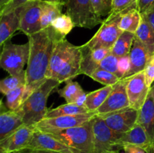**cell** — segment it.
<instances>
[{"mask_svg": "<svg viewBox=\"0 0 154 153\" xmlns=\"http://www.w3.org/2000/svg\"><path fill=\"white\" fill-rule=\"evenodd\" d=\"M152 56H153L150 55L144 44L135 37L129 52L131 62L130 70L124 78L131 77L136 74L144 71Z\"/></svg>", "mask_w": 154, "mask_h": 153, "instance_id": "obj_16", "label": "cell"}, {"mask_svg": "<svg viewBox=\"0 0 154 153\" xmlns=\"http://www.w3.org/2000/svg\"><path fill=\"white\" fill-rule=\"evenodd\" d=\"M91 119L81 126L45 133L67 146L73 153H93L94 144Z\"/></svg>", "mask_w": 154, "mask_h": 153, "instance_id": "obj_4", "label": "cell"}, {"mask_svg": "<svg viewBox=\"0 0 154 153\" xmlns=\"http://www.w3.org/2000/svg\"><path fill=\"white\" fill-rule=\"evenodd\" d=\"M22 116L17 111L9 110L6 104L1 101L0 112V141L8 136L23 125Z\"/></svg>", "mask_w": 154, "mask_h": 153, "instance_id": "obj_18", "label": "cell"}, {"mask_svg": "<svg viewBox=\"0 0 154 153\" xmlns=\"http://www.w3.org/2000/svg\"><path fill=\"white\" fill-rule=\"evenodd\" d=\"M42 2H45L50 3H57V4H63V0H40ZM64 5V4H63Z\"/></svg>", "mask_w": 154, "mask_h": 153, "instance_id": "obj_45", "label": "cell"}, {"mask_svg": "<svg viewBox=\"0 0 154 153\" xmlns=\"http://www.w3.org/2000/svg\"><path fill=\"white\" fill-rule=\"evenodd\" d=\"M81 47L82 50L81 74H85L90 77L93 72L99 68L103 58L111 53V50L104 47L89 49L84 45H81Z\"/></svg>", "mask_w": 154, "mask_h": 153, "instance_id": "obj_17", "label": "cell"}, {"mask_svg": "<svg viewBox=\"0 0 154 153\" xmlns=\"http://www.w3.org/2000/svg\"><path fill=\"white\" fill-rule=\"evenodd\" d=\"M135 38V33L129 32H123L111 48V53L116 56L117 57H121L123 56L127 55L130 52L133 44L134 39Z\"/></svg>", "mask_w": 154, "mask_h": 153, "instance_id": "obj_26", "label": "cell"}, {"mask_svg": "<svg viewBox=\"0 0 154 153\" xmlns=\"http://www.w3.org/2000/svg\"><path fill=\"white\" fill-rule=\"evenodd\" d=\"M121 15L122 14L112 17L107 16L94 36L84 44V46L89 49L104 47L111 50L119 36L123 32L118 26Z\"/></svg>", "mask_w": 154, "mask_h": 153, "instance_id": "obj_7", "label": "cell"}, {"mask_svg": "<svg viewBox=\"0 0 154 153\" xmlns=\"http://www.w3.org/2000/svg\"><path fill=\"white\" fill-rule=\"evenodd\" d=\"M138 0H112L111 11L108 16H117L132 8H138Z\"/></svg>", "mask_w": 154, "mask_h": 153, "instance_id": "obj_32", "label": "cell"}, {"mask_svg": "<svg viewBox=\"0 0 154 153\" xmlns=\"http://www.w3.org/2000/svg\"><path fill=\"white\" fill-rule=\"evenodd\" d=\"M14 153H17V152H14Z\"/></svg>", "mask_w": 154, "mask_h": 153, "instance_id": "obj_48", "label": "cell"}, {"mask_svg": "<svg viewBox=\"0 0 154 153\" xmlns=\"http://www.w3.org/2000/svg\"><path fill=\"white\" fill-rule=\"evenodd\" d=\"M112 0H91L94 11L99 17L108 16L111 11Z\"/></svg>", "mask_w": 154, "mask_h": 153, "instance_id": "obj_36", "label": "cell"}, {"mask_svg": "<svg viewBox=\"0 0 154 153\" xmlns=\"http://www.w3.org/2000/svg\"><path fill=\"white\" fill-rule=\"evenodd\" d=\"M153 56H154V53H153Z\"/></svg>", "mask_w": 154, "mask_h": 153, "instance_id": "obj_49", "label": "cell"}, {"mask_svg": "<svg viewBox=\"0 0 154 153\" xmlns=\"http://www.w3.org/2000/svg\"><path fill=\"white\" fill-rule=\"evenodd\" d=\"M87 93L86 92H84L83 94H81L79 97L77 98V100H75V104H76L77 105L81 106H85L86 104V100H87Z\"/></svg>", "mask_w": 154, "mask_h": 153, "instance_id": "obj_43", "label": "cell"}, {"mask_svg": "<svg viewBox=\"0 0 154 153\" xmlns=\"http://www.w3.org/2000/svg\"><path fill=\"white\" fill-rule=\"evenodd\" d=\"M118 57L110 53L106 57L103 58L99 64V68L104 69L105 70L114 74L119 77V70H118ZM120 78V77H119Z\"/></svg>", "mask_w": 154, "mask_h": 153, "instance_id": "obj_35", "label": "cell"}, {"mask_svg": "<svg viewBox=\"0 0 154 153\" xmlns=\"http://www.w3.org/2000/svg\"><path fill=\"white\" fill-rule=\"evenodd\" d=\"M91 121L94 144L93 153H105L112 151L123 133H117L110 128L99 115L95 116Z\"/></svg>", "mask_w": 154, "mask_h": 153, "instance_id": "obj_8", "label": "cell"}, {"mask_svg": "<svg viewBox=\"0 0 154 153\" xmlns=\"http://www.w3.org/2000/svg\"><path fill=\"white\" fill-rule=\"evenodd\" d=\"M111 152L117 153H154V142L146 147L133 145H116Z\"/></svg>", "mask_w": 154, "mask_h": 153, "instance_id": "obj_34", "label": "cell"}, {"mask_svg": "<svg viewBox=\"0 0 154 153\" xmlns=\"http://www.w3.org/2000/svg\"><path fill=\"white\" fill-rule=\"evenodd\" d=\"M51 26L58 33L66 37L68 34L75 27L72 18L67 14H62L56 18L51 23Z\"/></svg>", "mask_w": 154, "mask_h": 153, "instance_id": "obj_31", "label": "cell"}, {"mask_svg": "<svg viewBox=\"0 0 154 153\" xmlns=\"http://www.w3.org/2000/svg\"><path fill=\"white\" fill-rule=\"evenodd\" d=\"M113 86H106L103 88L87 93L85 104L87 109L90 112H96L106 100Z\"/></svg>", "mask_w": 154, "mask_h": 153, "instance_id": "obj_24", "label": "cell"}, {"mask_svg": "<svg viewBox=\"0 0 154 153\" xmlns=\"http://www.w3.org/2000/svg\"><path fill=\"white\" fill-rule=\"evenodd\" d=\"M33 1H37V0H11L5 7H4L2 10H0V15L13 11V10H16L18 8L24 5L26 3L31 2Z\"/></svg>", "mask_w": 154, "mask_h": 153, "instance_id": "obj_38", "label": "cell"}, {"mask_svg": "<svg viewBox=\"0 0 154 153\" xmlns=\"http://www.w3.org/2000/svg\"><path fill=\"white\" fill-rule=\"evenodd\" d=\"M29 57V43L15 44L8 40L3 44L0 56V66L9 74L17 75L24 70Z\"/></svg>", "mask_w": 154, "mask_h": 153, "instance_id": "obj_5", "label": "cell"}, {"mask_svg": "<svg viewBox=\"0 0 154 153\" xmlns=\"http://www.w3.org/2000/svg\"><path fill=\"white\" fill-rule=\"evenodd\" d=\"M152 142L144 128L137 123L132 129L123 133L116 145H133L146 147Z\"/></svg>", "mask_w": 154, "mask_h": 153, "instance_id": "obj_20", "label": "cell"}, {"mask_svg": "<svg viewBox=\"0 0 154 153\" xmlns=\"http://www.w3.org/2000/svg\"><path fill=\"white\" fill-rule=\"evenodd\" d=\"M126 79L127 80L126 92L130 106L139 110L147 100L150 90V87L146 83L144 71Z\"/></svg>", "mask_w": 154, "mask_h": 153, "instance_id": "obj_13", "label": "cell"}, {"mask_svg": "<svg viewBox=\"0 0 154 153\" xmlns=\"http://www.w3.org/2000/svg\"><path fill=\"white\" fill-rule=\"evenodd\" d=\"M63 3L75 27L91 29L105 20L95 13L91 0H63Z\"/></svg>", "mask_w": 154, "mask_h": 153, "instance_id": "obj_6", "label": "cell"}, {"mask_svg": "<svg viewBox=\"0 0 154 153\" xmlns=\"http://www.w3.org/2000/svg\"><path fill=\"white\" fill-rule=\"evenodd\" d=\"M97 115L96 112H89L87 113L77 115L63 116L54 118H44L43 120L35 125L36 129L43 132L51 130H63L70 128L81 126L90 121L92 118Z\"/></svg>", "mask_w": 154, "mask_h": 153, "instance_id": "obj_10", "label": "cell"}, {"mask_svg": "<svg viewBox=\"0 0 154 153\" xmlns=\"http://www.w3.org/2000/svg\"><path fill=\"white\" fill-rule=\"evenodd\" d=\"M135 37L144 44L150 55L154 53V29L146 18L141 14V21L135 33Z\"/></svg>", "mask_w": 154, "mask_h": 153, "instance_id": "obj_22", "label": "cell"}, {"mask_svg": "<svg viewBox=\"0 0 154 153\" xmlns=\"http://www.w3.org/2000/svg\"><path fill=\"white\" fill-rule=\"evenodd\" d=\"M60 84L61 83L55 80L48 79L27 98L17 110L22 116L24 124L35 126L45 118L48 111L47 108L48 97Z\"/></svg>", "mask_w": 154, "mask_h": 153, "instance_id": "obj_3", "label": "cell"}, {"mask_svg": "<svg viewBox=\"0 0 154 153\" xmlns=\"http://www.w3.org/2000/svg\"><path fill=\"white\" fill-rule=\"evenodd\" d=\"M20 18V30L27 36L42 30L41 25L42 1L28 2L16 9Z\"/></svg>", "mask_w": 154, "mask_h": 153, "instance_id": "obj_9", "label": "cell"}, {"mask_svg": "<svg viewBox=\"0 0 154 153\" xmlns=\"http://www.w3.org/2000/svg\"><path fill=\"white\" fill-rule=\"evenodd\" d=\"M66 86L63 88L58 90L59 94L66 100V103H75L77 98L85 91L78 82L72 80L66 81Z\"/></svg>", "mask_w": 154, "mask_h": 153, "instance_id": "obj_28", "label": "cell"}, {"mask_svg": "<svg viewBox=\"0 0 154 153\" xmlns=\"http://www.w3.org/2000/svg\"><path fill=\"white\" fill-rule=\"evenodd\" d=\"M131 62L129 53L127 55L119 57L118 58V70H119V77L120 79H123L127 75L130 70Z\"/></svg>", "mask_w": 154, "mask_h": 153, "instance_id": "obj_37", "label": "cell"}, {"mask_svg": "<svg viewBox=\"0 0 154 153\" xmlns=\"http://www.w3.org/2000/svg\"><path fill=\"white\" fill-rule=\"evenodd\" d=\"M138 110L134 108H125L116 112L99 114L107 125L117 133H125L137 124Z\"/></svg>", "mask_w": 154, "mask_h": 153, "instance_id": "obj_11", "label": "cell"}, {"mask_svg": "<svg viewBox=\"0 0 154 153\" xmlns=\"http://www.w3.org/2000/svg\"><path fill=\"white\" fill-rule=\"evenodd\" d=\"M35 130V126H21L10 136L0 141V153H14L25 148Z\"/></svg>", "mask_w": 154, "mask_h": 153, "instance_id": "obj_14", "label": "cell"}, {"mask_svg": "<svg viewBox=\"0 0 154 153\" xmlns=\"http://www.w3.org/2000/svg\"><path fill=\"white\" fill-rule=\"evenodd\" d=\"M144 17L146 18L149 23L150 24L153 28L154 29V5L152 6L150 8H149L147 11L141 14Z\"/></svg>", "mask_w": 154, "mask_h": 153, "instance_id": "obj_41", "label": "cell"}, {"mask_svg": "<svg viewBox=\"0 0 154 153\" xmlns=\"http://www.w3.org/2000/svg\"><path fill=\"white\" fill-rule=\"evenodd\" d=\"M25 148L48 150V151L60 152L63 153H73L72 150L64 143L60 142L56 138L53 137L48 133H45L36 128L33 132L32 136Z\"/></svg>", "mask_w": 154, "mask_h": 153, "instance_id": "obj_15", "label": "cell"}, {"mask_svg": "<svg viewBox=\"0 0 154 153\" xmlns=\"http://www.w3.org/2000/svg\"><path fill=\"white\" fill-rule=\"evenodd\" d=\"M105 153H117L115 152H105Z\"/></svg>", "mask_w": 154, "mask_h": 153, "instance_id": "obj_47", "label": "cell"}, {"mask_svg": "<svg viewBox=\"0 0 154 153\" xmlns=\"http://www.w3.org/2000/svg\"><path fill=\"white\" fill-rule=\"evenodd\" d=\"M90 77L96 82L103 84L105 86L115 85L117 82H118L121 80L114 74L111 73V72L100 68H98L93 72Z\"/></svg>", "mask_w": 154, "mask_h": 153, "instance_id": "obj_33", "label": "cell"}, {"mask_svg": "<svg viewBox=\"0 0 154 153\" xmlns=\"http://www.w3.org/2000/svg\"><path fill=\"white\" fill-rule=\"evenodd\" d=\"M20 30V18L17 10L0 15V45L10 40L14 33Z\"/></svg>", "mask_w": 154, "mask_h": 153, "instance_id": "obj_21", "label": "cell"}, {"mask_svg": "<svg viewBox=\"0 0 154 153\" xmlns=\"http://www.w3.org/2000/svg\"><path fill=\"white\" fill-rule=\"evenodd\" d=\"M11 0H0V10L5 7L8 4Z\"/></svg>", "mask_w": 154, "mask_h": 153, "instance_id": "obj_44", "label": "cell"}, {"mask_svg": "<svg viewBox=\"0 0 154 153\" xmlns=\"http://www.w3.org/2000/svg\"><path fill=\"white\" fill-rule=\"evenodd\" d=\"M146 83L150 88H151L152 83L154 82V56L151 57L150 61L147 63L145 69H144Z\"/></svg>", "mask_w": 154, "mask_h": 153, "instance_id": "obj_39", "label": "cell"}, {"mask_svg": "<svg viewBox=\"0 0 154 153\" xmlns=\"http://www.w3.org/2000/svg\"><path fill=\"white\" fill-rule=\"evenodd\" d=\"M82 50L81 46L71 44L67 39H61L54 49L48 79H54L60 83L74 79L81 74Z\"/></svg>", "mask_w": 154, "mask_h": 153, "instance_id": "obj_2", "label": "cell"}, {"mask_svg": "<svg viewBox=\"0 0 154 153\" xmlns=\"http://www.w3.org/2000/svg\"><path fill=\"white\" fill-rule=\"evenodd\" d=\"M17 153H63L60 152L55 151H48V150H36V149H25L20 150L19 152H17Z\"/></svg>", "mask_w": 154, "mask_h": 153, "instance_id": "obj_42", "label": "cell"}, {"mask_svg": "<svg viewBox=\"0 0 154 153\" xmlns=\"http://www.w3.org/2000/svg\"><path fill=\"white\" fill-rule=\"evenodd\" d=\"M63 6V4L42 2L41 25L42 29L51 26L53 21L62 14Z\"/></svg>", "mask_w": 154, "mask_h": 153, "instance_id": "obj_25", "label": "cell"}, {"mask_svg": "<svg viewBox=\"0 0 154 153\" xmlns=\"http://www.w3.org/2000/svg\"><path fill=\"white\" fill-rule=\"evenodd\" d=\"M141 21V14L138 8H132L122 14L119 28L123 32L135 33Z\"/></svg>", "mask_w": 154, "mask_h": 153, "instance_id": "obj_23", "label": "cell"}, {"mask_svg": "<svg viewBox=\"0 0 154 153\" xmlns=\"http://www.w3.org/2000/svg\"><path fill=\"white\" fill-rule=\"evenodd\" d=\"M126 78L121 79L113 86L111 93L103 104L96 111L97 115L116 112L130 106L127 92Z\"/></svg>", "mask_w": 154, "mask_h": 153, "instance_id": "obj_12", "label": "cell"}, {"mask_svg": "<svg viewBox=\"0 0 154 153\" xmlns=\"http://www.w3.org/2000/svg\"><path fill=\"white\" fill-rule=\"evenodd\" d=\"M65 38L51 26L28 36L29 57L26 69V84L23 103L48 80V72L56 44Z\"/></svg>", "mask_w": 154, "mask_h": 153, "instance_id": "obj_1", "label": "cell"}, {"mask_svg": "<svg viewBox=\"0 0 154 153\" xmlns=\"http://www.w3.org/2000/svg\"><path fill=\"white\" fill-rule=\"evenodd\" d=\"M137 123L144 128L150 140L154 142V100L150 90L147 100L138 110Z\"/></svg>", "mask_w": 154, "mask_h": 153, "instance_id": "obj_19", "label": "cell"}, {"mask_svg": "<svg viewBox=\"0 0 154 153\" xmlns=\"http://www.w3.org/2000/svg\"><path fill=\"white\" fill-rule=\"evenodd\" d=\"M90 112L87 109L86 106H81L77 105L76 104L72 103L60 105L54 109L48 110L45 118H54V117L63 116L77 115V114L87 113Z\"/></svg>", "mask_w": 154, "mask_h": 153, "instance_id": "obj_27", "label": "cell"}, {"mask_svg": "<svg viewBox=\"0 0 154 153\" xmlns=\"http://www.w3.org/2000/svg\"><path fill=\"white\" fill-rule=\"evenodd\" d=\"M154 5V0H138V10L143 14Z\"/></svg>", "mask_w": 154, "mask_h": 153, "instance_id": "obj_40", "label": "cell"}, {"mask_svg": "<svg viewBox=\"0 0 154 153\" xmlns=\"http://www.w3.org/2000/svg\"><path fill=\"white\" fill-rule=\"evenodd\" d=\"M24 90H25V85H22L15 89L9 92L6 94L5 104L9 110L17 111L20 107L23 100Z\"/></svg>", "mask_w": 154, "mask_h": 153, "instance_id": "obj_30", "label": "cell"}, {"mask_svg": "<svg viewBox=\"0 0 154 153\" xmlns=\"http://www.w3.org/2000/svg\"><path fill=\"white\" fill-rule=\"evenodd\" d=\"M150 93H151L152 96H153V98L154 100V85L152 86L151 88H150Z\"/></svg>", "mask_w": 154, "mask_h": 153, "instance_id": "obj_46", "label": "cell"}, {"mask_svg": "<svg viewBox=\"0 0 154 153\" xmlns=\"http://www.w3.org/2000/svg\"><path fill=\"white\" fill-rule=\"evenodd\" d=\"M26 84V70L17 75H9L0 82V92L6 95L9 92Z\"/></svg>", "mask_w": 154, "mask_h": 153, "instance_id": "obj_29", "label": "cell"}]
</instances>
